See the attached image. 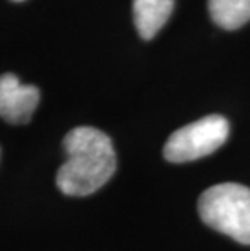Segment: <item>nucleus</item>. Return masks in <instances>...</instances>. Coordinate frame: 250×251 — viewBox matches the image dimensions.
Instances as JSON below:
<instances>
[{
    "mask_svg": "<svg viewBox=\"0 0 250 251\" xmlns=\"http://www.w3.org/2000/svg\"><path fill=\"white\" fill-rule=\"evenodd\" d=\"M198 214L213 230L250 245V188L241 183H220L203 191Z\"/></svg>",
    "mask_w": 250,
    "mask_h": 251,
    "instance_id": "f03ea898",
    "label": "nucleus"
},
{
    "mask_svg": "<svg viewBox=\"0 0 250 251\" xmlns=\"http://www.w3.org/2000/svg\"><path fill=\"white\" fill-rule=\"evenodd\" d=\"M211 20L224 29H239L250 21V0H208Z\"/></svg>",
    "mask_w": 250,
    "mask_h": 251,
    "instance_id": "423d86ee",
    "label": "nucleus"
},
{
    "mask_svg": "<svg viewBox=\"0 0 250 251\" xmlns=\"http://www.w3.org/2000/svg\"><path fill=\"white\" fill-rule=\"evenodd\" d=\"M41 93L33 84H21L17 75L0 76V117L13 125H25L39 104Z\"/></svg>",
    "mask_w": 250,
    "mask_h": 251,
    "instance_id": "20e7f679",
    "label": "nucleus"
},
{
    "mask_svg": "<svg viewBox=\"0 0 250 251\" xmlns=\"http://www.w3.org/2000/svg\"><path fill=\"white\" fill-rule=\"evenodd\" d=\"M174 0H134V21L141 39L150 41L166 25Z\"/></svg>",
    "mask_w": 250,
    "mask_h": 251,
    "instance_id": "39448f33",
    "label": "nucleus"
},
{
    "mask_svg": "<svg viewBox=\"0 0 250 251\" xmlns=\"http://www.w3.org/2000/svg\"><path fill=\"white\" fill-rule=\"evenodd\" d=\"M229 136V124L221 115H208L175 130L164 144L169 162H190L210 156Z\"/></svg>",
    "mask_w": 250,
    "mask_h": 251,
    "instance_id": "7ed1b4c3",
    "label": "nucleus"
},
{
    "mask_svg": "<svg viewBox=\"0 0 250 251\" xmlns=\"http://www.w3.org/2000/svg\"><path fill=\"white\" fill-rule=\"evenodd\" d=\"M67 161L57 172V186L67 196H88L104 186L117 169L111 138L98 128L78 126L63 138Z\"/></svg>",
    "mask_w": 250,
    "mask_h": 251,
    "instance_id": "f257e3e1",
    "label": "nucleus"
},
{
    "mask_svg": "<svg viewBox=\"0 0 250 251\" xmlns=\"http://www.w3.org/2000/svg\"><path fill=\"white\" fill-rule=\"evenodd\" d=\"M12 2H23V0H12Z\"/></svg>",
    "mask_w": 250,
    "mask_h": 251,
    "instance_id": "0eeeda50",
    "label": "nucleus"
}]
</instances>
